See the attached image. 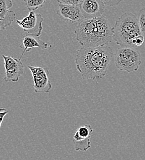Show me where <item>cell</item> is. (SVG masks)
I'll return each mask as SVG.
<instances>
[{
	"label": "cell",
	"mask_w": 145,
	"mask_h": 160,
	"mask_svg": "<svg viewBox=\"0 0 145 160\" xmlns=\"http://www.w3.org/2000/svg\"><path fill=\"white\" fill-rule=\"evenodd\" d=\"M114 56L112 49L103 47H83L76 51L75 62L83 80H95L106 75Z\"/></svg>",
	"instance_id": "cell-1"
},
{
	"label": "cell",
	"mask_w": 145,
	"mask_h": 160,
	"mask_svg": "<svg viewBox=\"0 0 145 160\" xmlns=\"http://www.w3.org/2000/svg\"><path fill=\"white\" fill-rule=\"evenodd\" d=\"M13 0H0V30H6L16 18V14L11 10Z\"/></svg>",
	"instance_id": "cell-11"
},
{
	"label": "cell",
	"mask_w": 145,
	"mask_h": 160,
	"mask_svg": "<svg viewBox=\"0 0 145 160\" xmlns=\"http://www.w3.org/2000/svg\"><path fill=\"white\" fill-rule=\"evenodd\" d=\"M93 129L89 124L80 127L73 136V143L76 151L86 152L91 147V136Z\"/></svg>",
	"instance_id": "cell-8"
},
{
	"label": "cell",
	"mask_w": 145,
	"mask_h": 160,
	"mask_svg": "<svg viewBox=\"0 0 145 160\" xmlns=\"http://www.w3.org/2000/svg\"><path fill=\"white\" fill-rule=\"evenodd\" d=\"M3 81H4V80H2V81H1V82H3ZM1 83H0V84H1Z\"/></svg>",
	"instance_id": "cell-18"
},
{
	"label": "cell",
	"mask_w": 145,
	"mask_h": 160,
	"mask_svg": "<svg viewBox=\"0 0 145 160\" xmlns=\"http://www.w3.org/2000/svg\"><path fill=\"white\" fill-rule=\"evenodd\" d=\"M43 22L44 19L40 14L35 13V11H30L22 20H16V23L26 33L40 37Z\"/></svg>",
	"instance_id": "cell-6"
},
{
	"label": "cell",
	"mask_w": 145,
	"mask_h": 160,
	"mask_svg": "<svg viewBox=\"0 0 145 160\" xmlns=\"http://www.w3.org/2000/svg\"><path fill=\"white\" fill-rule=\"evenodd\" d=\"M28 68L32 75L35 92L37 93H48L53 88L49 79L48 68L32 65H28Z\"/></svg>",
	"instance_id": "cell-5"
},
{
	"label": "cell",
	"mask_w": 145,
	"mask_h": 160,
	"mask_svg": "<svg viewBox=\"0 0 145 160\" xmlns=\"http://www.w3.org/2000/svg\"><path fill=\"white\" fill-rule=\"evenodd\" d=\"M113 40L121 47L135 48L134 41L143 35L138 19L130 12H125L116 21L112 28Z\"/></svg>",
	"instance_id": "cell-3"
},
{
	"label": "cell",
	"mask_w": 145,
	"mask_h": 160,
	"mask_svg": "<svg viewBox=\"0 0 145 160\" xmlns=\"http://www.w3.org/2000/svg\"><path fill=\"white\" fill-rule=\"evenodd\" d=\"M114 59L116 67L128 73L137 72L142 65L141 54L133 48H119L114 54Z\"/></svg>",
	"instance_id": "cell-4"
},
{
	"label": "cell",
	"mask_w": 145,
	"mask_h": 160,
	"mask_svg": "<svg viewBox=\"0 0 145 160\" xmlns=\"http://www.w3.org/2000/svg\"><path fill=\"white\" fill-rule=\"evenodd\" d=\"M8 111L6 108H0V129H1V124L4 120V118L8 114Z\"/></svg>",
	"instance_id": "cell-17"
},
{
	"label": "cell",
	"mask_w": 145,
	"mask_h": 160,
	"mask_svg": "<svg viewBox=\"0 0 145 160\" xmlns=\"http://www.w3.org/2000/svg\"><path fill=\"white\" fill-rule=\"evenodd\" d=\"M138 21L143 35L145 37V7L142 8L138 13Z\"/></svg>",
	"instance_id": "cell-14"
},
{
	"label": "cell",
	"mask_w": 145,
	"mask_h": 160,
	"mask_svg": "<svg viewBox=\"0 0 145 160\" xmlns=\"http://www.w3.org/2000/svg\"><path fill=\"white\" fill-rule=\"evenodd\" d=\"M49 45L46 42L42 41L40 37H37L35 35L27 34L25 35L22 38V44L20 45V48H23V51L19 59H22L23 54L29 51L31 49L35 48H39L42 49H46L48 48Z\"/></svg>",
	"instance_id": "cell-12"
},
{
	"label": "cell",
	"mask_w": 145,
	"mask_h": 160,
	"mask_svg": "<svg viewBox=\"0 0 145 160\" xmlns=\"http://www.w3.org/2000/svg\"><path fill=\"white\" fill-rule=\"evenodd\" d=\"M74 33L77 41L83 47H103L113 40L112 27L104 14L83 19L78 23Z\"/></svg>",
	"instance_id": "cell-2"
},
{
	"label": "cell",
	"mask_w": 145,
	"mask_h": 160,
	"mask_svg": "<svg viewBox=\"0 0 145 160\" xmlns=\"http://www.w3.org/2000/svg\"><path fill=\"white\" fill-rule=\"evenodd\" d=\"M26 8L30 11H36L46 2V0H23Z\"/></svg>",
	"instance_id": "cell-13"
},
{
	"label": "cell",
	"mask_w": 145,
	"mask_h": 160,
	"mask_svg": "<svg viewBox=\"0 0 145 160\" xmlns=\"http://www.w3.org/2000/svg\"><path fill=\"white\" fill-rule=\"evenodd\" d=\"M4 59L5 76L3 78L6 82H18L24 72V65L21 59L9 56L2 55Z\"/></svg>",
	"instance_id": "cell-7"
},
{
	"label": "cell",
	"mask_w": 145,
	"mask_h": 160,
	"mask_svg": "<svg viewBox=\"0 0 145 160\" xmlns=\"http://www.w3.org/2000/svg\"><path fill=\"white\" fill-rule=\"evenodd\" d=\"M122 0H102L105 5L109 6H116L119 5Z\"/></svg>",
	"instance_id": "cell-16"
},
{
	"label": "cell",
	"mask_w": 145,
	"mask_h": 160,
	"mask_svg": "<svg viewBox=\"0 0 145 160\" xmlns=\"http://www.w3.org/2000/svg\"><path fill=\"white\" fill-rule=\"evenodd\" d=\"M57 14L61 20L72 23H79L85 19L78 6L59 4Z\"/></svg>",
	"instance_id": "cell-10"
},
{
	"label": "cell",
	"mask_w": 145,
	"mask_h": 160,
	"mask_svg": "<svg viewBox=\"0 0 145 160\" xmlns=\"http://www.w3.org/2000/svg\"><path fill=\"white\" fill-rule=\"evenodd\" d=\"M57 1L59 4L79 6L82 0H57Z\"/></svg>",
	"instance_id": "cell-15"
},
{
	"label": "cell",
	"mask_w": 145,
	"mask_h": 160,
	"mask_svg": "<svg viewBox=\"0 0 145 160\" xmlns=\"http://www.w3.org/2000/svg\"><path fill=\"white\" fill-rule=\"evenodd\" d=\"M79 7L84 19L101 16L105 11V4L102 0H82Z\"/></svg>",
	"instance_id": "cell-9"
}]
</instances>
